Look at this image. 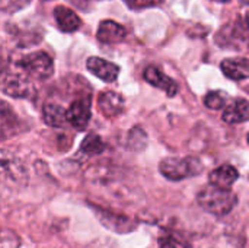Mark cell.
Returning <instances> with one entry per match:
<instances>
[{
	"mask_svg": "<svg viewBox=\"0 0 249 248\" xmlns=\"http://www.w3.org/2000/svg\"><path fill=\"white\" fill-rule=\"evenodd\" d=\"M197 202L206 212L214 216H226L235 209L238 197L231 189L209 184L198 191Z\"/></svg>",
	"mask_w": 249,
	"mask_h": 248,
	"instance_id": "1",
	"label": "cell"
},
{
	"mask_svg": "<svg viewBox=\"0 0 249 248\" xmlns=\"http://www.w3.org/2000/svg\"><path fill=\"white\" fill-rule=\"evenodd\" d=\"M159 170L165 178L171 181H181L201 174L204 167L200 159L194 156H187V158H165L160 162Z\"/></svg>",
	"mask_w": 249,
	"mask_h": 248,
	"instance_id": "2",
	"label": "cell"
},
{
	"mask_svg": "<svg viewBox=\"0 0 249 248\" xmlns=\"http://www.w3.org/2000/svg\"><path fill=\"white\" fill-rule=\"evenodd\" d=\"M19 69L22 72L36 80H45L53 75L54 64L51 57L44 51H35L25 56L19 61Z\"/></svg>",
	"mask_w": 249,
	"mask_h": 248,
	"instance_id": "3",
	"label": "cell"
},
{
	"mask_svg": "<svg viewBox=\"0 0 249 248\" xmlns=\"http://www.w3.org/2000/svg\"><path fill=\"white\" fill-rule=\"evenodd\" d=\"M92 209L95 210L101 224L111 231H115L118 234H127V232L134 231L136 228V224L124 215H120V213H115L112 210H107L98 206H92Z\"/></svg>",
	"mask_w": 249,
	"mask_h": 248,
	"instance_id": "4",
	"label": "cell"
},
{
	"mask_svg": "<svg viewBox=\"0 0 249 248\" xmlns=\"http://www.w3.org/2000/svg\"><path fill=\"white\" fill-rule=\"evenodd\" d=\"M1 91L13 98H26L31 94V85L22 72H7L1 77Z\"/></svg>",
	"mask_w": 249,
	"mask_h": 248,
	"instance_id": "5",
	"label": "cell"
},
{
	"mask_svg": "<svg viewBox=\"0 0 249 248\" xmlns=\"http://www.w3.org/2000/svg\"><path fill=\"white\" fill-rule=\"evenodd\" d=\"M66 120L71 127L79 132H83L90 120V99L80 98L71 102V105L66 111Z\"/></svg>",
	"mask_w": 249,
	"mask_h": 248,
	"instance_id": "6",
	"label": "cell"
},
{
	"mask_svg": "<svg viewBox=\"0 0 249 248\" xmlns=\"http://www.w3.org/2000/svg\"><path fill=\"white\" fill-rule=\"evenodd\" d=\"M143 77H144V80H146L147 83H150L152 86L159 88V89L163 91L168 96H175V95L178 94V91H179L178 83H177L172 77L163 75V73L160 72V69H158V67H155V66L146 67V69H144V73H143Z\"/></svg>",
	"mask_w": 249,
	"mask_h": 248,
	"instance_id": "7",
	"label": "cell"
},
{
	"mask_svg": "<svg viewBox=\"0 0 249 248\" xmlns=\"http://www.w3.org/2000/svg\"><path fill=\"white\" fill-rule=\"evenodd\" d=\"M98 108L107 118L118 117L124 110V98L114 91H104L98 98Z\"/></svg>",
	"mask_w": 249,
	"mask_h": 248,
	"instance_id": "8",
	"label": "cell"
},
{
	"mask_svg": "<svg viewBox=\"0 0 249 248\" xmlns=\"http://www.w3.org/2000/svg\"><path fill=\"white\" fill-rule=\"evenodd\" d=\"M86 67L92 75H95L104 82H114L120 73V67L117 64L107 61L101 57H89L86 61Z\"/></svg>",
	"mask_w": 249,
	"mask_h": 248,
	"instance_id": "9",
	"label": "cell"
},
{
	"mask_svg": "<svg viewBox=\"0 0 249 248\" xmlns=\"http://www.w3.org/2000/svg\"><path fill=\"white\" fill-rule=\"evenodd\" d=\"M127 35V31L123 25L117 23L115 20H102L96 31L98 41L104 44H117L121 42Z\"/></svg>",
	"mask_w": 249,
	"mask_h": 248,
	"instance_id": "10",
	"label": "cell"
},
{
	"mask_svg": "<svg viewBox=\"0 0 249 248\" xmlns=\"http://www.w3.org/2000/svg\"><path fill=\"white\" fill-rule=\"evenodd\" d=\"M0 172L12 181H22L26 177L22 162L4 151H0Z\"/></svg>",
	"mask_w": 249,
	"mask_h": 248,
	"instance_id": "11",
	"label": "cell"
},
{
	"mask_svg": "<svg viewBox=\"0 0 249 248\" xmlns=\"http://www.w3.org/2000/svg\"><path fill=\"white\" fill-rule=\"evenodd\" d=\"M222 72L232 80H245L249 76V61L245 57L226 58L220 64Z\"/></svg>",
	"mask_w": 249,
	"mask_h": 248,
	"instance_id": "12",
	"label": "cell"
},
{
	"mask_svg": "<svg viewBox=\"0 0 249 248\" xmlns=\"http://www.w3.org/2000/svg\"><path fill=\"white\" fill-rule=\"evenodd\" d=\"M238 178H239L238 170L232 165H228V164L220 165L219 168L213 170L209 175L210 184L222 187V189H231L236 183Z\"/></svg>",
	"mask_w": 249,
	"mask_h": 248,
	"instance_id": "13",
	"label": "cell"
},
{
	"mask_svg": "<svg viewBox=\"0 0 249 248\" xmlns=\"http://www.w3.org/2000/svg\"><path fill=\"white\" fill-rule=\"evenodd\" d=\"M249 117V104L245 98L235 99L232 104H226L223 111V121L228 124H239L245 123Z\"/></svg>",
	"mask_w": 249,
	"mask_h": 248,
	"instance_id": "14",
	"label": "cell"
},
{
	"mask_svg": "<svg viewBox=\"0 0 249 248\" xmlns=\"http://www.w3.org/2000/svg\"><path fill=\"white\" fill-rule=\"evenodd\" d=\"M54 18H55L58 28L63 32H74L82 25V20L77 16V13L66 6H57L54 9Z\"/></svg>",
	"mask_w": 249,
	"mask_h": 248,
	"instance_id": "15",
	"label": "cell"
},
{
	"mask_svg": "<svg viewBox=\"0 0 249 248\" xmlns=\"http://www.w3.org/2000/svg\"><path fill=\"white\" fill-rule=\"evenodd\" d=\"M42 114H44V121H45L50 127L63 129V127L67 124V120H66V110H63V107H60L58 104L47 102V104L44 105Z\"/></svg>",
	"mask_w": 249,
	"mask_h": 248,
	"instance_id": "16",
	"label": "cell"
},
{
	"mask_svg": "<svg viewBox=\"0 0 249 248\" xmlns=\"http://www.w3.org/2000/svg\"><path fill=\"white\" fill-rule=\"evenodd\" d=\"M104 149H105V142L102 140V137L95 133H90L83 139L79 152L86 156H95L99 155Z\"/></svg>",
	"mask_w": 249,
	"mask_h": 248,
	"instance_id": "17",
	"label": "cell"
},
{
	"mask_svg": "<svg viewBox=\"0 0 249 248\" xmlns=\"http://www.w3.org/2000/svg\"><path fill=\"white\" fill-rule=\"evenodd\" d=\"M226 102H228V96L222 91L209 92L204 98V104L210 110H222L226 107Z\"/></svg>",
	"mask_w": 249,
	"mask_h": 248,
	"instance_id": "18",
	"label": "cell"
},
{
	"mask_svg": "<svg viewBox=\"0 0 249 248\" xmlns=\"http://www.w3.org/2000/svg\"><path fill=\"white\" fill-rule=\"evenodd\" d=\"M159 248H191L190 244L179 235L166 232L159 238Z\"/></svg>",
	"mask_w": 249,
	"mask_h": 248,
	"instance_id": "19",
	"label": "cell"
},
{
	"mask_svg": "<svg viewBox=\"0 0 249 248\" xmlns=\"http://www.w3.org/2000/svg\"><path fill=\"white\" fill-rule=\"evenodd\" d=\"M20 238L9 228H0V248H19Z\"/></svg>",
	"mask_w": 249,
	"mask_h": 248,
	"instance_id": "20",
	"label": "cell"
},
{
	"mask_svg": "<svg viewBox=\"0 0 249 248\" xmlns=\"http://www.w3.org/2000/svg\"><path fill=\"white\" fill-rule=\"evenodd\" d=\"M31 0H0V10L3 12H16L29 4Z\"/></svg>",
	"mask_w": 249,
	"mask_h": 248,
	"instance_id": "21",
	"label": "cell"
},
{
	"mask_svg": "<svg viewBox=\"0 0 249 248\" xmlns=\"http://www.w3.org/2000/svg\"><path fill=\"white\" fill-rule=\"evenodd\" d=\"M125 4L131 9H143V7H150L160 4L163 0H124Z\"/></svg>",
	"mask_w": 249,
	"mask_h": 248,
	"instance_id": "22",
	"label": "cell"
},
{
	"mask_svg": "<svg viewBox=\"0 0 249 248\" xmlns=\"http://www.w3.org/2000/svg\"><path fill=\"white\" fill-rule=\"evenodd\" d=\"M214 1H220V3H229V1H232V0H214Z\"/></svg>",
	"mask_w": 249,
	"mask_h": 248,
	"instance_id": "23",
	"label": "cell"
}]
</instances>
